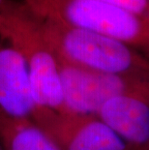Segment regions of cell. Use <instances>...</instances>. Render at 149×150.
Wrapping results in <instances>:
<instances>
[{"label":"cell","mask_w":149,"mask_h":150,"mask_svg":"<svg viewBox=\"0 0 149 150\" xmlns=\"http://www.w3.org/2000/svg\"><path fill=\"white\" fill-rule=\"evenodd\" d=\"M36 18L46 41L61 61L107 74L149 78V56L134 47L102 34Z\"/></svg>","instance_id":"6da1fadb"},{"label":"cell","mask_w":149,"mask_h":150,"mask_svg":"<svg viewBox=\"0 0 149 150\" xmlns=\"http://www.w3.org/2000/svg\"><path fill=\"white\" fill-rule=\"evenodd\" d=\"M0 38L23 55L38 110L64 111L58 60L37 18L18 0H5L0 8Z\"/></svg>","instance_id":"7a4b0ae2"},{"label":"cell","mask_w":149,"mask_h":150,"mask_svg":"<svg viewBox=\"0 0 149 150\" xmlns=\"http://www.w3.org/2000/svg\"><path fill=\"white\" fill-rule=\"evenodd\" d=\"M40 18L110 37L149 56V21L98 0H18Z\"/></svg>","instance_id":"3957f363"},{"label":"cell","mask_w":149,"mask_h":150,"mask_svg":"<svg viewBox=\"0 0 149 150\" xmlns=\"http://www.w3.org/2000/svg\"><path fill=\"white\" fill-rule=\"evenodd\" d=\"M57 60L63 107L67 112L97 115L109 99L130 92L149 90V78L91 71Z\"/></svg>","instance_id":"277c9868"},{"label":"cell","mask_w":149,"mask_h":150,"mask_svg":"<svg viewBox=\"0 0 149 150\" xmlns=\"http://www.w3.org/2000/svg\"><path fill=\"white\" fill-rule=\"evenodd\" d=\"M34 122L60 150H132L97 115L38 110Z\"/></svg>","instance_id":"5b68a950"},{"label":"cell","mask_w":149,"mask_h":150,"mask_svg":"<svg viewBox=\"0 0 149 150\" xmlns=\"http://www.w3.org/2000/svg\"><path fill=\"white\" fill-rule=\"evenodd\" d=\"M37 111L29 72L23 55L0 38V117L34 121Z\"/></svg>","instance_id":"8992f818"},{"label":"cell","mask_w":149,"mask_h":150,"mask_svg":"<svg viewBox=\"0 0 149 150\" xmlns=\"http://www.w3.org/2000/svg\"><path fill=\"white\" fill-rule=\"evenodd\" d=\"M97 116L132 150H149V90L109 99Z\"/></svg>","instance_id":"52a82bcc"},{"label":"cell","mask_w":149,"mask_h":150,"mask_svg":"<svg viewBox=\"0 0 149 150\" xmlns=\"http://www.w3.org/2000/svg\"><path fill=\"white\" fill-rule=\"evenodd\" d=\"M0 140L4 150H60L32 120L13 121L0 117Z\"/></svg>","instance_id":"ba28073f"},{"label":"cell","mask_w":149,"mask_h":150,"mask_svg":"<svg viewBox=\"0 0 149 150\" xmlns=\"http://www.w3.org/2000/svg\"><path fill=\"white\" fill-rule=\"evenodd\" d=\"M122 8L149 21V0H98Z\"/></svg>","instance_id":"9c48e42d"},{"label":"cell","mask_w":149,"mask_h":150,"mask_svg":"<svg viewBox=\"0 0 149 150\" xmlns=\"http://www.w3.org/2000/svg\"><path fill=\"white\" fill-rule=\"evenodd\" d=\"M0 150H4V147H3V145L1 143V140H0Z\"/></svg>","instance_id":"30bf717a"},{"label":"cell","mask_w":149,"mask_h":150,"mask_svg":"<svg viewBox=\"0 0 149 150\" xmlns=\"http://www.w3.org/2000/svg\"><path fill=\"white\" fill-rule=\"evenodd\" d=\"M4 1L5 0H0V8H1V6H2L3 3H4Z\"/></svg>","instance_id":"8fae6325"}]
</instances>
